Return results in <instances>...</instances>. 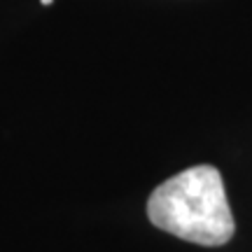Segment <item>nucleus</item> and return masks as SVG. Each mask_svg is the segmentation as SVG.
<instances>
[{
  "instance_id": "obj_1",
  "label": "nucleus",
  "mask_w": 252,
  "mask_h": 252,
  "mask_svg": "<svg viewBox=\"0 0 252 252\" xmlns=\"http://www.w3.org/2000/svg\"><path fill=\"white\" fill-rule=\"evenodd\" d=\"M147 217L157 229L196 245H224L234 236V215L215 166H191L150 194Z\"/></svg>"
},
{
  "instance_id": "obj_2",
  "label": "nucleus",
  "mask_w": 252,
  "mask_h": 252,
  "mask_svg": "<svg viewBox=\"0 0 252 252\" xmlns=\"http://www.w3.org/2000/svg\"><path fill=\"white\" fill-rule=\"evenodd\" d=\"M40 2H42V5H52V0H40Z\"/></svg>"
}]
</instances>
